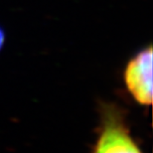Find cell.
I'll use <instances>...</instances> for the list:
<instances>
[{
  "mask_svg": "<svg viewBox=\"0 0 153 153\" xmlns=\"http://www.w3.org/2000/svg\"><path fill=\"white\" fill-rule=\"evenodd\" d=\"M102 121L93 153H142L131 136L121 109L114 105H103Z\"/></svg>",
  "mask_w": 153,
  "mask_h": 153,
  "instance_id": "1",
  "label": "cell"
},
{
  "mask_svg": "<svg viewBox=\"0 0 153 153\" xmlns=\"http://www.w3.org/2000/svg\"><path fill=\"white\" fill-rule=\"evenodd\" d=\"M124 84L134 100L141 105L152 103V47L142 49L127 63Z\"/></svg>",
  "mask_w": 153,
  "mask_h": 153,
  "instance_id": "2",
  "label": "cell"
},
{
  "mask_svg": "<svg viewBox=\"0 0 153 153\" xmlns=\"http://www.w3.org/2000/svg\"><path fill=\"white\" fill-rule=\"evenodd\" d=\"M4 43H5V33L3 31V29L0 27V51H1V49L4 46Z\"/></svg>",
  "mask_w": 153,
  "mask_h": 153,
  "instance_id": "3",
  "label": "cell"
}]
</instances>
